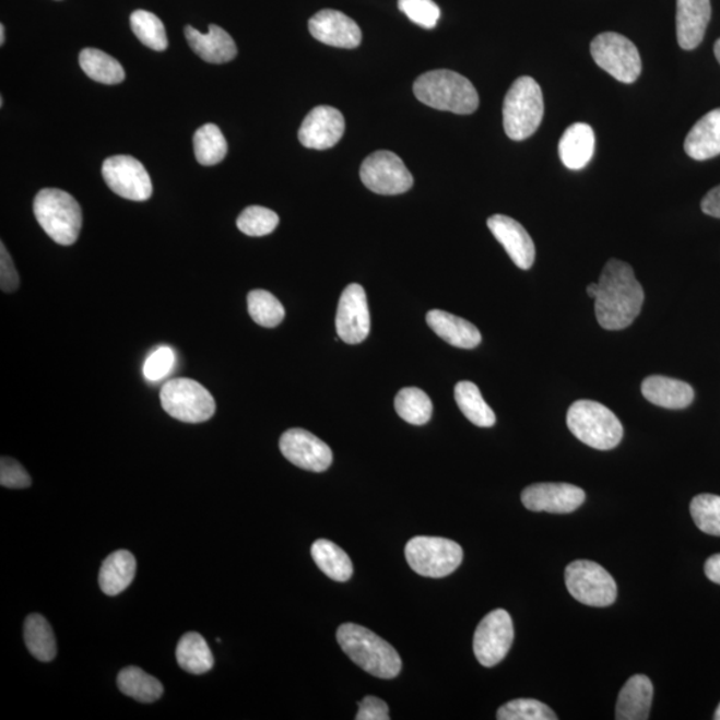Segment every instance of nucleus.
Returning <instances> with one entry per match:
<instances>
[{
	"label": "nucleus",
	"mask_w": 720,
	"mask_h": 720,
	"mask_svg": "<svg viewBox=\"0 0 720 720\" xmlns=\"http://www.w3.org/2000/svg\"><path fill=\"white\" fill-rule=\"evenodd\" d=\"M645 302L644 287L630 264L611 259L598 282L595 316L604 330L627 329L638 318Z\"/></svg>",
	"instance_id": "1"
},
{
	"label": "nucleus",
	"mask_w": 720,
	"mask_h": 720,
	"mask_svg": "<svg viewBox=\"0 0 720 720\" xmlns=\"http://www.w3.org/2000/svg\"><path fill=\"white\" fill-rule=\"evenodd\" d=\"M339 646L362 670L380 680H394L401 673L402 659L389 641L368 628L346 623L338 628Z\"/></svg>",
	"instance_id": "2"
},
{
	"label": "nucleus",
	"mask_w": 720,
	"mask_h": 720,
	"mask_svg": "<svg viewBox=\"0 0 720 720\" xmlns=\"http://www.w3.org/2000/svg\"><path fill=\"white\" fill-rule=\"evenodd\" d=\"M414 94L435 110L469 115L480 107V95L468 78L451 70H434L414 83Z\"/></svg>",
	"instance_id": "3"
},
{
	"label": "nucleus",
	"mask_w": 720,
	"mask_h": 720,
	"mask_svg": "<svg viewBox=\"0 0 720 720\" xmlns=\"http://www.w3.org/2000/svg\"><path fill=\"white\" fill-rule=\"evenodd\" d=\"M34 214L42 228L56 244L74 245L82 229V209L69 192L45 189L34 201Z\"/></svg>",
	"instance_id": "4"
},
{
	"label": "nucleus",
	"mask_w": 720,
	"mask_h": 720,
	"mask_svg": "<svg viewBox=\"0 0 720 720\" xmlns=\"http://www.w3.org/2000/svg\"><path fill=\"white\" fill-rule=\"evenodd\" d=\"M567 426L575 438L597 450H613L623 438L618 417L606 405L594 401L573 403L567 413Z\"/></svg>",
	"instance_id": "5"
},
{
	"label": "nucleus",
	"mask_w": 720,
	"mask_h": 720,
	"mask_svg": "<svg viewBox=\"0 0 720 720\" xmlns=\"http://www.w3.org/2000/svg\"><path fill=\"white\" fill-rule=\"evenodd\" d=\"M544 115L543 94L540 84L530 76L518 78L512 83L504 103V126L512 141H524L540 129Z\"/></svg>",
	"instance_id": "6"
},
{
	"label": "nucleus",
	"mask_w": 720,
	"mask_h": 720,
	"mask_svg": "<svg viewBox=\"0 0 720 720\" xmlns=\"http://www.w3.org/2000/svg\"><path fill=\"white\" fill-rule=\"evenodd\" d=\"M405 559L416 574L427 578H445L463 560L457 542L438 536H415L405 544Z\"/></svg>",
	"instance_id": "7"
},
{
	"label": "nucleus",
	"mask_w": 720,
	"mask_h": 720,
	"mask_svg": "<svg viewBox=\"0 0 720 720\" xmlns=\"http://www.w3.org/2000/svg\"><path fill=\"white\" fill-rule=\"evenodd\" d=\"M161 403L169 416L185 423H202L214 416L216 404L208 389L196 380L179 378L162 387Z\"/></svg>",
	"instance_id": "8"
},
{
	"label": "nucleus",
	"mask_w": 720,
	"mask_h": 720,
	"mask_svg": "<svg viewBox=\"0 0 720 720\" xmlns=\"http://www.w3.org/2000/svg\"><path fill=\"white\" fill-rule=\"evenodd\" d=\"M565 579L568 592L586 606L607 607L618 595L614 578L595 562L570 563L566 568Z\"/></svg>",
	"instance_id": "9"
},
{
	"label": "nucleus",
	"mask_w": 720,
	"mask_h": 720,
	"mask_svg": "<svg viewBox=\"0 0 720 720\" xmlns=\"http://www.w3.org/2000/svg\"><path fill=\"white\" fill-rule=\"evenodd\" d=\"M591 56L599 68L616 81L634 83L641 72L638 48L630 39L616 33H603L591 42Z\"/></svg>",
	"instance_id": "10"
},
{
	"label": "nucleus",
	"mask_w": 720,
	"mask_h": 720,
	"mask_svg": "<svg viewBox=\"0 0 720 720\" xmlns=\"http://www.w3.org/2000/svg\"><path fill=\"white\" fill-rule=\"evenodd\" d=\"M361 179L368 190L379 196H399L414 185L413 175L391 151L368 155L361 167Z\"/></svg>",
	"instance_id": "11"
},
{
	"label": "nucleus",
	"mask_w": 720,
	"mask_h": 720,
	"mask_svg": "<svg viewBox=\"0 0 720 720\" xmlns=\"http://www.w3.org/2000/svg\"><path fill=\"white\" fill-rule=\"evenodd\" d=\"M514 640V625L506 610L484 616L474 635V653L484 668H494L506 658Z\"/></svg>",
	"instance_id": "12"
},
{
	"label": "nucleus",
	"mask_w": 720,
	"mask_h": 720,
	"mask_svg": "<svg viewBox=\"0 0 720 720\" xmlns=\"http://www.w3.org/2000/svg\"><path fill=\"white\" fill-rule=\"evenodd\" d=\"M102 174L110 190L129 201H147L153 193L147 169L132 156H111L103 163Z\"/></svg>",
	"instance_id": "13"
},
{
	"label": "nucleus",
	"mask_w": 720,
	"mask_h": 720,
	"mask_svg": "<svg viewBox=\"0 0 720 720\" xmlns=\"http://www.w3.org/2000/svg\"><path fill=\"white\" fill-rule=\"evenodd\" d=\"M338 337L349 344H358L370 334L371 319L365 288L351 283L339 299L337 311Z\"/></svg>",
	"instance_id": "14"
},
{
	"label": "nucleus",
	"mask_w": 720,
	"mask_h": 720,
	"mask_svg": "<svg viewBox=\"0 0 720 720\" xmlns=\"http://www.w3.org/2000/svg\"><path fill=\"white\" fill-rule=\"evenodd\" d=\"M280 447L288 462L312 473H323L332 463L330 447L304 428H292L284 433Z\"/></svg>",
	"instance_id": "15"
},
{
	"label": "nucleus",
	"mask_w": 720,
	"mask_h": 720,
	"mask_svg": "<svg viewBox=\"0 0 720 720\" xmlns=\"http://www.w3.org/2000/svg\"><path fill=\"white\" fill-rule=\"evenodd\" d=\"M585 500L583 489L568 483H536L522 493L524 507L535 512L570 514Z\"/></svg>",
	"instance_id": "16"
},
{
	"label": "nucleus",
	"mask_w": 720,
	"mask_h": 720,
	"mask_svg": "<svg viewBox=\"0 0 720 720\" xmlns=\"http://www.w3.org/2000/svg\"><path fill=\"white\" fill-rule=\"evenodd\" d=\"M344 118L341 111L330 106H318L308 113L299 129V142L307 149L327 150L334 147L344 134Z\"/></svg>",
	"instance_id": "17"
},
{
	"label": "nucleus",
	"mask_w": 720,
	"mask_h": 720,
	"mask_svg": "<svg viewBox=\"0 0 720 720\" xmlns=\"http://www.w3.org/2000/svg\"><path fill=\"white\" fill-rule=\"evenodd\" d=\"M311 35L327 46L356 48L362 44V32L351 17L337 10H322L308 22Z\"/></svg>",
	"instance_id": "18"
},
{
	"label": "nucleus",
	"mask_w": 720,
	"mask_h": 720,
	"mask_svg": "<svg viewBox=\"0 0 720 720\" xmlns=\"http://www.w3.org/2000/svg\"><path fill=\"white\" fill-rule=\"evenodd\" d=\"M487 226L519 269L529 270L535 262V245L519 222L506 215L488 217Z\"/></svg>",
	"instance_id": "19"
},
{
	"label": "nucleus",
	"mask_w": 720,
	"mask_h": 720,
	"mask_svg": "<svg viewBox=\"0 0 720 720\" xmlns=\"http://www.w3.org/2000/svg\"><path fill=\"white\" fill-rule=\"evenodd\" d=\"M710 20V0H676L677 44L683 50H694L701 44Z\"/></svg>",
	"instance_id": "20"
},
{
	"label": "nucleus",
	"mask_w": 720,
	"mask_h": 720,
	"mask_svg": "<svg viewBox=\"0 0 720 720\" xmlns=\"http://www.w3.org/2000/svg\"><path fill=\"white\" fill-rule=\"evenodd\" d=\"M185 35L192 51L201 57L204 62L222 64L232 62L237 57L238 48L232 35L220 26H215V24H211L208 34H202L197 28L187 26Z\"/></svg>",
	"instance_id": "21"
},
{
	"label": "nucleus",
	"mask_w": 720,
	"mask_h": 720,
	"mask_svg": "<svg viewBox=\"0 0 720 720\" xmlns=\"http://www.w3.org/2000/svg\"><path fill=\"white\" fill-rule=\"evenodd\" d=\"M641 394L652 404L669 410L688 408L694 401L693 387L683 380L651 375L641 383Z\"/></svg>",
	"instance_id": "22"
},
{
	"label": "nucleus",
	"mask_w": 720,
	"mask_h": 720,
	"mask_svg": "<svg viewBox=\"0 0 720 720\" xmlns=\"http://www.w3.org/2000/svg\"><path fill=\"white\" fill-rule=\"evenodd\" d=\"M426 320L429 329L453 347L471 350L482 342L481 332L473 323L450 312L432 310Z\"/></svg>",
	"instance_id": "23"
},
{
	"label": "nucleus",
	"mask_w": 720,
	"mask_h": 720,
	"mask_svg": "<svg viewBox=\"0 0 720 720\" xmlns=\"http://www.w3.org/2000/svg\"><path fill=\"white\" fill-rule=\"evenodd\" d=\"M652 683L646 675H634L626 682L616 701L618 720H646L650 717Z\"/></svg>",
	"instance_id": "24"
},
{
	"label": "nucleus",
	"mask_w": 720,
	"mask_h": 720,
	"mask_svg": "<svg viewBox=\"0 0 720 720\" xmlns=\"http://www.w3.org/2000/svg\"><path fill=\"white\" fill-rule=\"evenodd\" d=\"M689 158L707 161L720 155V108L706 114L693 127L685 141Z\"/></svg>",
	"instance_id": "25"
},
{
	"label": "nucleus",
	"mask_w": 720,
	"mask_h": 720,
	"mask_svg": "<svg viewBox=\"0 0 720 720\" xmlns=\"http://www.w3.org/2000/svg\"><path fill=\"white\" fill-rule=\"evenodd\" d=\"M595 135L586 123H574L563 132L559 142V156L563 165L570 169H580L589 165L594 155Z\"/></svg>",
	"instance_id": "26"
},
{
	"label": "nucleus",
	"mask_w": 720,
	"mask_h": 720,
	"mask_svg": "<svg viewBox=\"0 0 720 720\" xmlns=\"http://www.w3.org/2000/svg\"><path fill=\"white\" fill-rule=\"evenodd\" d=\"M137 573L135 556L126 550L108 555L99 573V585L108 597L123 592L132 583Z\"/></svg>",
	"instance_id": "27"
},
{
	"label": "nucleus",
	"mask_w": 720,
	"mask_h": 720,
	"mask_svg": "<svg viewBox=\"0 0 720 720\" xmlns=\"http://www.w3.org/2000/svg\"><path fill=\"white\" fill-rule=\"evenodd\" d=\"M177 661L181 669L193 675L209 673L214 668V657L201 634L187 633L177 647Z\"/></svg>",
	"instance_id": "28"
},
{
	"label": "nucleus",
	"mask_w": 720,
	"mask_h": 720,
	"mask_svg": "<svg viewBox=\"0 0 720 720\" xmlns=\"http://www.w3.org/2000/svg\"><path fill=\"white\" fill-rule=\"evenodd\" d=\"M311 555L320 571L337 582H347L353 577V562L338 544L319 540L312 544Z\"/></svg>",
	"instance_id": "29"
},
{
	"label": "nucleus",
	"mask_w": 720,
	"mask_h": 720,
	"mask_svg": "<svg viewBox=\"0 0 720 720\" xmlns=\"http://www.w3.org/2000/svg\"><path fill=\"white\" fill-rule=\"evenodd\" d=\"M24 644L40 662H51L57 657V639L50 623L39 614L29 615L24 622Z\"/></svg>",
	"instance_id": "30"
},
{
	"label": "nucleus",
	"mask_w": 720,
	"mask_h": 720,
	"mask_svg": "<svg viewBox=\"0 0 720 720\" xmlns=\"http://www.w3.org/2000/svg\"><path fill=\"white\" fill-rule=\"evenodd\" d=\"M456 401L463 415L477 427H493L496 422L494 411L484 401L481 390L469 380H462L456 386Z\"/></svg>",
	"instance_id": "31"
},
{
	"label": "nucleus",
	"mask_w": 720,
	"mask_h": 720,
	"mask_svg": "<svg viewBox=\"0 0 720 720\" xmlns=\"http://www.w3.org/2000/svg\"><path fill=\"white\" fill-rule=\"evenodd\" d=\"M80 64L84 74L98 83L118 84L126 78L122 64L98 48H84L80 56Z\"/></svg>",
	"instance_id": "32"
},
{
	"label": "nucleus",
	"mask_w": 720,
	"mask_h": 720,
	"mask_svg": "<svg viewBox=\"0 0 720 720\" xmlns=\"http://www.w3.org/2000/svg\"><path fill=\"white\" fill-rule=\"evenodd\" d=\"M118 687L127 697L142 701V704H153L165 692L162 683L156 677L144 673L143 670L138 668H127L120 671Z\"/></svg>",
	"instance_id": "33"
},
{
	"label": "nucleus",
	"mask_w": 720,
	"mask_h": 720,
	"mask_svg": "<svg viewBox=\"0 0 720 720\" xmlns=\"http://www.w3.org/2000/svg\"><path fill=\"white\" fill-rule=\"evenodd\" d=\"M433 402L425 391L416 387H408L398 392L396 410L404 422L414 426H423L432 420Z\"/></svg>",
	"instance_id": "34"
},
{
	"label": "nucleus",
	"mask_w": 720,
	"mask_h": 720,
	"mask_svg": "<svg viewBox=\"0 0 720 720\" xmlns=\"http://www.w3.org/2000/svg\"><path fill=\"white\" fill-rule=\"evenodd\" d=\"M227 142L220 127L208 123L193 135L196 158L202 166H215L227 155Z\"/></svg>",
	"instance_id": "35"
},
{
	"label": "nucleus",
	"mask_w": 720,
	"mask_h": 720,
	"mask_svg": "<svg viewBox=\"0 0 720 720\" xmlns=\"http://www.w3.org/2000/svg\"><path fill=\"white\" fill-rule=\"evenodd\" d=\"M132 33L144 46L165 51L168 46L165 24L153 12L138 10L130 17Z\"/></svg>",
	"instance_id": "36"
},
{
	"label": "nucleus",
	"mask_w": 720,
	"mask_h": 720,
	"mask_svg": "<svg viewBox=\"0 0 720 720\" xmlns=\"http://www.w3.org/2000/svg\"><path fill=\"white\" fill-rule=\"evenodd\" d=\"M248 314L253 322L262 327L280 326L283 322L286 311L276 296L272 295L265 290H253L247 296Z\"/></svg>",
	"instance_id": "37"
},
{
	"label": "nucleus",
	"mask_w": 720,
	"mask_h": 720,
	"mask_svg": "<svg viewBox=\"0 0 720 720\" xmlns=\"http://www.w3.org/2000/svg\"><path fill=\"white\" fill-rule=\"evenodd\" d=\"M695 524L705 534L720 536V496L700 494L689 505Z\"/></svg>",
	"instance_id": "38"
},
{
	"label": "nucleus",
	"mask_w": 720,
	"mask_h": 720,
	"mask_svg": "<svg viewBox=\"0 0 720 720\" xmlns=\"http://www.w3.org/2000/svg\"><path fill=\"white\" fill-rule=\"evenodd\" d=\"M278 225H280V216L274 211L260 205H250L237 221L238 228L248 237H264L274 232Z\"/></svg>",
	"instance_id": "39"
},
{
	"label": "nucleus",
	"mask_w": 720,
	"mask_h": 720,
	"mask_svg": "<svg viewBox=\"0 0 720 720\" xmlns=\"http://www.w3.org/2000/svg\"><path fill=\"white\" fill-rule=\"evenodd\" d=\"M499 720H556L558 717L547 705L535 699H517L500 707Z\"/></svg>",
	"instance_id": "40"
},
{
	"label": "nucleus",
	"mask_w": 720,
	"mask_h": 720,
	"mask_svg": "<svg viewBox=\"0 0 720 720\" xmlns=\"http://www.w3.org/2000/svg\"><path fill=\"white\" fill-rule=\"evenodd\" d=\"M399 10L417 26L434 28L440 17V9L434 0H399Z\"/></svg>",
	"instance_id": "41"
},
{
	"label": "nucleus",
	"mask_w": 720,
	"mask_h": 720,
	"mask_svg": "<svg viewBox=\"0 0 720 720\" xmlns=\"http://www.w3.org/2000/svg\"><path fill=\"white\" fill-rule=\"evenodd\" d=\"M175 366V354L169 347H161L150 354L143 366L144 378L150 382H160L172 373Z\"/></svg>",
	"instance_id": "42"
},
{
	"label": "nucleus",
	"mask_w": 720,
	"mask_h": 720,
	"mask_svg": "<svg viewBox=\"0 0 720 720\" xmlns=\"http://www.w3.org/2000/svg\"><path fill=\"white\" fill-rule=\"evenodd\" d=\"M0 484L8 488H27L32 486V477L15 459L3 457L0 461Z\"/></svg>",
	"instance_id": "43"
},
{
	"label": "nucleus",
	"mask_w": 720,
	"mask_h": 720,
	"mask_svg": "<svg viewBox=\"0 0 720 720\" xmlns=\"http://www.w3.org/2000/svg\"><path fill=\"white\" fill-rule=\"evenodd\" d=\"M17 287H20V275L8 248L2 244L0 245V288L3 293H14Z\"/></svg>",
	"instance_id": "44"
},
{
	"label": "nucleus",
	"mask_w": 720,
	"mask_h": 720,
	"mask_svg": "<svg viewBox=\"0 0 720 720\" xmlns=\"http://www.w3.org/2000/svg\"><path fill=\"white\" fill-rule=\"evenodd\" d=\"M356 720H389L390 711L386 701L377 697H366L359 704Z\"/></svg>",
	"instance_id": "45"
},
{
	"label": "nucleus",
	"mask_w": 720,
	"mask_h": 720,
	"mask_svg": "<svg viewBox=\"0 0 720 720\" xmlns=\"http://www.w3.org/2000/svg\"><path fill=\"white\" fill-rule=\"evenodd\" d=\"M701 211L720 220V185L706 193L704 201H701Z\"/></svg>",
	"instance_id": "46"
},
{
	"label": "nucleus",
	"mask_w": 720,
	"mask_h": 720,
	"mask_svg": "<svg viewBox=\"0 0 720 720\" xmlns=\"http://www.w3.org/2000/svg\"><path fill=\"white\" fill-rule=\"evenodd\" d=\"M705 573L711 582L720 585V554L712 555L707 559Z\"/></svg>",
	"instance_id": "47"
},
{
	"label": "nucleus",
	"mask_w": 720,
	"mask_h": 720,
	"mask_svg": "<svg viewBox=\"0 0 720 720\" xmlns=\"http://www.w3.org/2000/svg\"><path fill=\"white\" fill-rule=\"evenodd\" d=\"M587 294H589L590 298L595 299L598 294V283H590L589 286H587Z\"/></svg>",
	"instance_id": "48"
},
{
	"label": "nucleus",
	"mask_w": 720,
	"mask_h": 720,
	"mask_svg": "<svg viewBox=\"0 0 720 720\" xmlns=\"http://www.w3.org/2000/svg\"><path fill=\"white\" fill-rule=\"evenodd\" d=\"M713 52H716V57L720 63V39H718L716 46H713Z\"/></svg>",
	"instance_id": "49"
},
{
	"label": "nucleus",
	"mask_w": 720,
	"mask_h": 720,
	"mask_svg": "<svg viewBox=\"0 0 720 720\" xmlns=\"http://www.w3.org/2000/svg\"><path fill=\"white\" fill-rule=\"evenodd\" d=\"M5 40V34H4V26L3 24H0V45H4Z\"/></svg>",
	"instance_id": "50"
},
{
	"label": "nucleus",
	"mask_w": 720,
	"mask_h": 720,
	"mask_svg": "<svg viewBox=\"0 0 720 720\" xmlns=\"http://www.w3.org/2000/svg\"><path fill=\"white\" fill-rule=\"evenodd\" d=\"M713 718H716L717 720H720V705H719V707L716 711V717H713Z\"/></svg>",
	"instance_id": "51"
}]
</instances>
